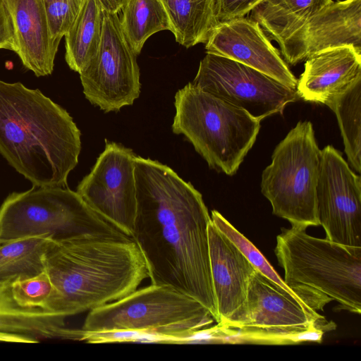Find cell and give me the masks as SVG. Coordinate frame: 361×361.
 Returning <instances> with one entry per match:
<instances>
[{"label": "cell", "mask_w": 361, "mask_h": 361, "mask_svg": "<svg viewBox=\"0 0 361 361\" xmlns=\"http://www.w3.org/2000/svg\"><path fill=\"white\" fill-rule=\"evenodd\" d=\"M271 37L290 65L336 47H351L361 53V0L334 1Z\"/></svg>", "instance_id": "obj_14"}, {"label": "cell", "mask_w": 361, "mask_h": 361, "mask_svg": "<svg viewBox=\"0 0 361 361\" xmlns=\"http://www.w3.org/2000/svg\"><path fill=\"white\" fill-rule=\"evenodd\" d=\"M208 240L216 323L222 324L243 304L250 279L257 269L212 221Z\"/></svg>", "instance_id": "obj_16"}, {"label": "cell", "mask_w": 361, "mask_h": 361, "mask_svg": "<svg viewBox=\"0 0 361 361\" xmlns=\"http://www.w3.org/2000/svg\"><path fill=\"white\" fill-rule=\"evenodd\" d=\"M175 134L183 135L209 166L233 176L254 145L260 121L189 82L175 95Z\"/></svg>", "instance_id": "obj_6"}, {"label": "cell", "mask_w": 361, "mask_h": 361, "mask_svg": "<svg viewBox=\"0 0 361 361\" xmlns=\"http://www.w3.org/2000/svg\"><path fill=\"white\" fill-rule=\"evenodd\" d=\"M306 229L283 228L276 238L284 283L314 311L336 301L341 309L360 314L361 247L313 237Z\"/></svg>", "instance_id": "obj_4"}, {"label": "cell", "mask_w": 361, "mask_h": 361, "mask_svg": "<svg viewBox=\"0 0 361 361\" xmlns=\"http://www.w3.org/2000/svg\"><path fill=\"white\" fill-rule=\"evenodd\" d=\"M176 40L189 48L206 43L218 20L217 0H161Z\"/></svg>", "instance_id": "obj_20"}, {"label": "cell", "mask_w": 361, "mask_h": 361, "mask_svg": "<svg viewBox=\"0 0 361 361\" xmlns=\"http://www.w3.org/2000/svg\"><path fill=\"white\" fill-rule=\"evenodd\" d=\"M334 0H263L250 13L271 37L317 13Z\"/></svg>", "instance_id": "obj_25"}, {"label": "cell", "mask_w": 361, "mask_h": 361, "mask_svg": "<svg viewBox=\"0 0 361 361\" xmlns=\"http://www.w3.org/2000/svg\"><path fill=\"white\" fill-rule=\"evenodd\" d=\"M215 322L192 297L151 283L124 298L89 311L81 329L111 331L114 342L188 343Z\"/></svg>", "instance_id": "obj_5"}, {"label": "cell", "mask_w": 361, "mask_h": 361, "mask_svg": "<svg viewBox=\"0 0 361 361\" xmlns=\"http://www.w3.org/2000/svg\"><path fill=\"white\" fill-rule=\"evenodd\" d=\"M321 149L312 123L299 121L275 147L271 163L263 171L261 191L272 212L292 226H319L317 188Z\"/></svg>", "instance_id": "obj_8"}, {"label": "cell", "mask_w": 361, "mask_h": 361, "mask_svg": "<svg viewBox=\"0 0 361 361\" xmlns=\"http://www.w3.org/2000/svg\"><path fill=\"white\" fill-rule=\"evenodd\" d=\"M137 211L131 238L147 261L151 283L197 300L218 320L209 252L211 222L202 194L172 169L135 156Z\"/></svg>", "instance_id": "obj_1"}, {"label": "cell", "mask_w": 361, "mask_h": 361, "mask_svg": "<svg viewBox=\"0 0 361 361\" xmlns=\"http://www.w3.org/2000/svg\"><path fill=\"white\" fill-rule=\"evenodd\" d=\"M263 0H217L219 23L245 17Z\"/></svg>", "instance_id": "obj_29"}, {"label": "cell", "mask_w": 361, "mask_h": 361, "mask_svg": "<svg viewBox=\"0 0 361 361\" xmlns=\"http://www.w3.org/2000/svg\"><path fill=\"white\" fill-rule=\"evenodd\" d=\"M361 80V53L351 47L324 50L306 59L296 90L300 99L326 104Z\"/></svg>", "instance_id": "obj_17"}, {"label": "cell", "mask_w": 361, "mask_h": 361, "mask_svg": "<svg viewBox=\"0 0 361 361\" xmlns=\"http://www.w3.org/2000/svg\"><path fill=\"white\" fill-rule=\"evenodd\" d=\"M104 12L118 13L128 0H97Z\"/></svg>", "instance_id": "obj_31"}, {"label": "cell", "mask_w": 361, "mask_h": 361, "mask_svg": "<svg viewBox=\"0 0 361 361\" xmlns=\"http://www.w3.org/2000/svg\"><path fill=\"white\" fill-rule=\"evenodd\" d=\"M12 20L16 51L37 77L52 73L58 49L51 39L42 0H2Z\"/></svg>", "instance_id": "obj_19"}, {"label": "cell", "mask_w": 361, "mask_h": 361, "mask_svg": "<svg viewBox=\"0 0 361 361\" xmlns=\"http://www.w3.org/2000/svg\"><path fill=\"white\" fill-rule=\"evenodd\" d=\"M104 11L97 0H84L65 35V59L69 68L80 73L95 56L102 38Z\"/></svg>", "instance_id": "obj_21"}, {"label": "cell", "mask_w": 361, "mask_h": 361, "mask_svg": "<svg viewBox=\"0 0 361 361\" xmlns=\"http://www.w3.org/2000/svg\"><path fill=\"white\" fill-rule=\"evenodd\" d=\"M52 240L44 234L0 242V281L43 271V255Z\"/></svg>", "instance_id": "obj_22"}, {"label": "cell", "mask_w": 361, "mask_h": 361, "mask_svg": "<svg viewBox=\"0 0 361 361\" xmlns=\"http://www.w3.org/2000/svg\"><path fill=\"white\" fill-rule=\"evenodd\" d=\"M84 0H42L51 39L58 49L75 21Z\"/></svg>", "instance_id": "obj_28"}, {"label": "cell", "mask_w": 361, "mask_h": 361, "mask_svg": "<svg viewBox=\"0 0 361 361\" xmlns=\"http://www.w3.org/2000/svg\"><path fill=\"white\" fill-rule=\"evenodd\" d=\"M325 105L336 114L348 161L360 173L361 80L331 98Z\"/></svg>", "instance_id": "obj_24"}, {"label": "cell", "mask_w": 361, "mask_h": 361, "mask_svg": "<svg viewBox=\"0 0 361 361\" xmlns=\"http://www.w3.org/2000/svg\"><path fill=\"white\" fill-rule=\"evenodd\" d=\"M207 53L226 57L259 71L296 89L298 79L264 33L250 18L219 23L205 43Z\"/></svg>", "instance_id": "obj_15"}, {"label": "cell", "mask_w": 361, "mask_h": 361, "mask_svg": "<svg viewBox=\"0 0 361 361\" xmlns=\"http://www.w3.org/2000/svg\"><path fill=\"white\" fill-rule=\"evenodd\" d=\"M202 91L244 109L261 121L300 99L275 78L232 59L207 53L191 82Z\"/></svg>", "instance_id": "obj_10"}, {"label": "cell", "mask_w": 361, "mask_h": 361, "mask_svg": "<svg viewBox=\"0 0 361 361\" xmlns=\"http://www.w3.org/2000/svg\"><path fill=\"white\" fill-rule=\"evenodd\" d=\"M210 216L212 223L233 242L257 271L265 275L284 290L296 296L286 285L283 280L279 276L258 249L226 219L221 214L216 210H212Z\"/></svg>", "instance_id": "obj_26"}, {"label": "cell", "mask_w": 361, "mask_h": 361, "mask_svg": "<svg viewBox=\"0 0 361 361\" xmlns=\"http://www.w3.org/2000/svg\"><path fill=\"white\" fill-rule=\"evenodd\" d=\"M52 290L51 280L45 270L32 276L16 278L11 287L13 298L19 305L42 309H44Z\"/></svg>", "instance_id": "obj_27"}, {"label": "cell", "mask_w": 361, "mask_h": 361, "mask_svg": "<svg viewBox=\"0 0 361 361\" xmlns=\"http://www.w3.org/2000/svg\"><path fill=\"white\" fill-rule=\"evenodd\" d=\"M47 234L54 240L85 234H124L67 187L10 194L0 207V242Z\"/></svg>", "instance_id": "obj_9"}, {"label": "cell", "mask_w": 361, "mask_h": 361, "mask_svg": "<svg viewBox=\"0 0 361 361\" xmlns=\"http://www.w3.org/2000/svg\"><path fill=\"white\" fill-rule=\"evenodd\" d=\"M317 207L326 238L361 247V178L331 145L321 150Z\"/></svg>", "instance_id": "obj_13"}, {"label": "cell", "mask_w": 361, "mask_h": 361, "mask_svg": "<svg viewBox=\"0 0 361 361\" xmlns=\"http://www.w3.org/2000/svg\"><path fill=\"white\" fill-rule=\"evenodd\" d=\"M16 51L13 26L10 15L0 0V49Z\"/></svg>", "instance_id": "obj_30"}, {"label": "cell", "mask_w": 361, "mask_h": 361, "mask_svg": "<svg viewBox=\"0 0 361 361\" xmlns=\"http://www.w3.org/2000/svg\"><path fill=\"white\" fill-rule=\"evenodd\" d=\"M42 261L53 286L44 309L66 318L120 300L149 279L142 250L125 234L53 240Z\"/></svg>", "instance_id": "obj_2"}, {"label": "cell", "mask_w": 361, "mask_h": 361, "mask_svg": "<svg viewBox=\"0 0 361 361\" xmlns=\"http://www.w3.org/2000/svg\"><path fill=\"white\" fill-rule=\"evenodd\" d=\"M137 56L123 34L118 13L104 12L98 51L79 73L86 99L104 112L132 105L140 93Z\"/></svg>", "instance_id": "obj_11"}, {"label": "cell", "mask_w": 361, "mask_h": 361, "mask_svg": "<svg viewBox=\"0 0 361 361\" xmlns=\"http://www.w3.org/2000/svg\"><path fill=\"white\" fill-rule=\"evenodd\" d=\"M326 322L295 295L256 270L243 304L214 328V338L271 344L321 342L324 328L328 330Z\"/></svg>", "instance_id": "obj_7"}, {"label": "cell", "mask_w": 361, "mask_h": 361, "mask_svg": "<svg viewBox=\"0 0 361 361\" xmlns=\"http://www.w3.org/2000/svg\"><path fill=\"white\" fill-rule=\"evenodd\" d=\"M80 135L68 112L39 89L0 80V154L33 186H67Z\"/></svg>", "instance_id": "obj_3"}, {"label": "cell", "mask_w": 361, "mask_h": 361, "mask_svg": "<svg viewBox=\"0 0 361 361\" xmlns=\"http://www.w3.org/2000/svg\"><path fill=\"white\" fill-rule=\"evenodd\" d=\"M133 150L106 140L103 152L76 192L97 214L131 237L137 211Z\"/></svg>", "instance_id": "obj_12"}, {"label": "cell", "mask_w": 361, "mask_h": 361, "mask_svg": "<svg viewBox=\"0 0 361 361\" xmlns=\"http://www.w3.org/2000/svg\"><path fill=\"white\" fill-rule=\"evenodd\" d=\"M15 279L0 281V342L37 343L43 339L80 340L81 330L68 327L66 317L42 308L19 305L11 290Z\"/></svg>", "instance_id": "obj_18"}, {"label": "cell", "mask_w": 361, "mask_h": 361, "mask_svg": "<svg viewBox=\"0 0 361 361\" xmlns=\"http://www.w3.org/2000/svg\"><path fill=\"white\" fill-rule=\"evenodd\" d=\"M122 11V30L137 55L153 34L161 30L172 32L169 15L161 0H128Z\"/></svg>", "instance_id": "obj_23"}]
</instances>
